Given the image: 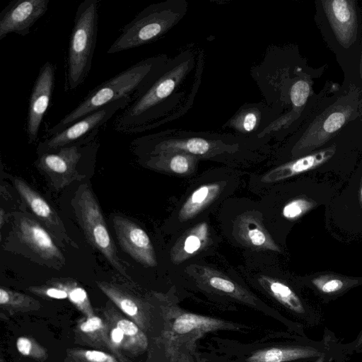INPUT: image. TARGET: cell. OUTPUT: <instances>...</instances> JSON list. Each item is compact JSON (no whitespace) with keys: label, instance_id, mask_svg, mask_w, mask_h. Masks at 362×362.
Returning <instances> with one entry per match:
<instances>
[{"label":"cell","instance_id":"f546056e","mask_svg":"<svg viewBox=\"0 0 362 362\" xmlns=\"http://www.w3.org/2000/svg\"><path fill=\"white\" fill-rule=\"evenodd\" d=\"M117 327L120 328L124 335L127 336H135L139 333V328L132 321L122 319L117 322Z\"/></svg>","mask_w":362,"mask_h":362},{"label":"cell","instance_id":"9a60e30c","mask_svg":"<svg viewBox=\"0 0 362 362\" xmlns=\"http://www.w3.org/2000/svg\"><path fill=\"white\" fill-rule=\"evenodd\" d=\"M322 8L332 29L342 47L349 48L356 40L357 16L353 0L322 1Z\"/></svg>","mask_w":362,"mask_h":362},{"label":"cell","instance_id":"7402d4cb","mask_svg":"<svg viewBox=\"0 0 362 362\" xmlns=\"http://www.w3.org/2000/svg\"><path fill=\"white\" fill-rule=\"evenodd\" d=\"M258 281L262 286L284 305L290 310L303 313V304L293 291L283 282L267 276H261Z\"/></svg>","mask_w":362,"mask_h":362},{"label":"cell","instance_id":"4dcf8cb0","mask_svg":"<svg viewBox=\"0 0 362 362\" xmlns=\"http://www.w3.org/2000/svg\"><path fill=\"white\" fill-rule=\"evenodd\" d=\"M85 356L90 362H114L108 354L99 351H87Z\"/></svg>","mask_w":362,"mask_h":362},{"label":"cell","instance_id":"6da1fadb","mask_svg":"<svg viewBox=\"0 0 362 362\" xmlns=\"http://www.w3.org/2000/svg\"><path fill=\"white\" fill-rule=\"evenodd\" d=\"M193 57L185 52L164 64L153 81L138 93L132 102L116 116L115 130L141 133L165 122L174 106V93L192 69Z\"/></svg>","mask_w":362,"mask_h":362},{"label":"cell","instance_id":"74e56055","mask_svg":"<svg viewBox=\"0 0 362 362\" xmlns=\"http://www.w3.org/2000/svg\"><path fill=\"white\" fill-rule=\"evenodd\" d=\"M361 342H362V336H361V339H360V340H359L358 344H360Z\"/></svg>","mask_w":362,"mask_h":362},{"label":"cell","instance_id":"30bf717a","mask_svg":"<svg viewBox=\"0 0 362 362\" xmlns=\"http://www.w3.org/2000/svg\"><path fill=\"white\" fill-rule=\"evenodd\" d=\"M55 81V66L46 62L40 68L32 88L26 122V134L29 144L35 143L42 119L52 99Z\"/></svg>","mask_w":362,"mask_h":362},{"label":"cell","instance_id":"d590c367","mask_svg":"<svg viewBox=\"0 0 362 362\" xmlns=\"http://www.w3.org/2000/svg\"><path fill=\"white\" fill-rule=\"evenodd\" d=\"M361 78H362V52H361ZM360 106L362 110V96H361V99L360 100Z\"/></svg>","mask_w":362,"mask_h":362},{"label":"cell","instance_id":"d6a6232c","mask_svg":"<svg viewBox=\"0 0 362 362\" xmlns=\"http://www.w3.org/2000/svg\"><path fill=\"white\" fill-rule=\"evenodd\" d=\"M111 339L115 344H120L124 339V334L118 327H115L111 331Z\"/></svg>","mask_w":362,"mask_h":362},{"label":"cell","instance_id":"836d02e7","mask_svg":"<svg viewBox=\"0 0 362 362\" xmlns=\"http://www.w3.org/2000/svg\"><path fill=\"white\" fill-rule=\"evenodd\" d=\"M8 216L6 213L4 211L3 209H1L0 211V226L2 228L3 225L6 223Z\"/></svg>","mask_w":362,"mask_h":362},{"label":"cell","instance_id":"9c48e42d","mask_svg":"<svg viewBox=\"0 0 362 362\" xmlns=\"http://www.w3.org/2000/svg\"><path fill=\"white\" fill-rule=\"evenodd\" d=\"M133 100L134 97L124 98L87 115L64 130L41 141L37 146V153L40 155L56 151L83 139L96 129H100L117 111L124 109Z\"/></svg>","mask_w":362,"mask_h":362},{"label":"cell","instance_id":"7c38bea8","mask_svg":"<svg viewBox=\"0 0 362 362\" xmlns=\"http://www.w3.org/2000/svg\"><path fill=\"white\" fill-rule=\"evenodd\" d=\"M121 248L135 261L146 267L157 265L155 251L148 234L130 219L115 216L112 219Z\"/></svg>","mask_w":362,"mask_h":362},{"label":"cell","instance_id":"d6986e66","mask_svg":"<svg viewBox=\"0 0 362 362\" xmlns=\"http://www.w3.org/2000/svg\"><path fill=\"white\" fill-rule=\"evenodd\" d=\"M209 240L207 223L202 222L187 230L177 241L170 252L174 264H180L200 252Z\"/></svg>","mask_w":362,"mask_h":362},{"label":"cell","instance_id":"8fae6325","mask_svg":"<svg viewBox=\"0 0 362 362\" xmlns=\"http://www.w3.org/2000/svg\"><path fill=\"white\" fill-rule=\"evenodd\" d=\"M49 0H13L0 13V40L9 33L25 36L47 11Z\"/></svg>","mask_w":362,"mask_h":362},{"label":"cell","instance_id":"4316f807","mask_svg":"<svg viewBox=\"0 0 362 362\" xmlns=\"http://www.w3.org/2000/svg\"><path fill=\"white\" fill-rule=\"evenodd\" d=\"M316 206V202L305 197H298L286 203L282 209L284 217L288 220H296Z\"/></svg>","mask_w":362,"mask_h":362},{"label":"cell","instance_id":"ac0fdd59","mask_svg":"<svg viewBox=\"0 0 362 362\" xmlns=\"http://www.w3.org/2000/svg\"><path fill=\"white\" fill-rule=\"evenodd\" d=\"M199 158L185 152L141 156V163L148 168L167 173L186 175L192 173Z\"/></svg>","mask_w":362,"mask_h":362},{"label":"cell","instance_id":"ba28073f","mask_svg":"<svg viewBox=\"0 0 362 362\" xmlns=\"http://www.w3.org/2000/svg\"><path fill=\"white\" fill-rule=\"evenodd\" d=\"M132 146L141 156L185 152L199 159L235 151V145L226 144L222 141L201 136L175 138L167 132L137 138L133 141Z\"/></svg>","mask_w":362,"mask_h":362},{"label":"cell","instance_id":"d4e9b609","mask_svg":"<svg viewBox=\"0 0 362 362\" xmlns=\"http://www.w3.org/2000/svg\"><path fill=\"white\" fill-rule=\"evenodd\" d=\"M216 322L215 320L209 317L192 313H185L175 319L173 328L178 334H186L197 328L213 325Z\"/></svg>","mask_w":362,"mask_h":362},{"label":"cell","instance_id":"e0dca14e","mask_svg":"<svg viewBox=\"0 0 362 362\" xmlns=\"http://www.w3.org/2000/svg\"><path fill=\"white\" fill-rule=\"evenodd\" d=\"M336 152V145L301 156L281 165L267 173L261 180L264 183H273L313 170L327 162Z\"/></svg>","mask_w":362,"mask_h":362},{"label":"cell","instance_id":"5bb4252c","mask_svg":"<svg viewBox=\"0 0 362 362\" xmlns=\"http://www.w3.org/2000/svg\"><path fill=\"white\" fill-rule=\"evenodd\" d=\"M15 220L18 237L24 245L48 262L64 264V255L41 224L23 214H16Z\"/></svg>","mask_w":362,"mask_h":362},{"label":"cell","instance_id":"52a82bcc","mask_svg":"<svg viewBox=\"0 0 362 362\" xmlns=\"http://www.w3.org/2000/svg\"><path fill=\"white\" fill-rule=\"evenodd\" d=\"M100 130L96 129L83 139L56 151L39 155L35 165L47 175L54 189H64L84 177L78 167L83 158L92 156L96 151Z\"/></svg>","mask_w":362,"mask_h":362},{"label":"cell","instance_id":"484cf974","mask_svg":"<svg viewBox=\"0 0 362 362\" xmlns=\"http://www.w3.org/2000/svg\"><path fill=\"white\" fill-rule=\"evenodd\" d=\"M259 111L256 107H248L238 113L232 120V124L235 129L249 133L257 127L259 122Z\"/></svg>","mask_w":362,"mask_h":362},{"label":"cell","instance_id":"5b68a950","mask_svg":"<svg viewBox=\"0 0 362 362\" xmlns=\"http://www.w3.org/2000/svg\"><path fill=\"white\" fill-rule=\"evenodd\" d=\"M71 204L88 243L103 255L121 276L130 280L127 269L117 253L101 208L91 187L87 183L79 185L71 199Z\"/></svg>","mask_w":362,"mask_h":362},{"label":"cell","instance_id":"4fadbf2b","mask_svg":"<svg viewBox=\"0 0 362 362\" xmlns=\"http://www.w3.org/2000/svg\"><path fill=\"white\" fill-rule=\"evenodd\" d=\"M13 183L22 201L47 228L53 238L61 244L64 243L78 249L77 244L69 235L60 217L46 199L21 178L15 177Z\"/></svg>","mask_w":362,"mask_h":362},{"label":"cell","instance_id":"8d00e7d4","mask_svg":"<svg viewBox=\"0 0 362 362\" xmlns=\"http://www.w3.org/2000/svg\"><path fill=\"white\" fill-rule=\"evenodd\" d=\"M316 362H324V361H323V359H319V360H318L317 361H316Z\"/></svg>","mask_w":362,"mask_h":362},{"label":"cell","instance_id":"f1b7e54d","mask_svg":"<svg viewBox=\"0 0 362 362\" xmlns=\"http://www.w3.org/2000/svg\"><path fill=\"white\" fill-rule=\"evenodd\" d=\"M103 325L102 320L98 317H92L83 322L80 329L83 332H93L99 329Z\"/></svg>","mask_w":362,"mask_h":362},{"label":"cell","instance_id":"7a4b0ae2","mask_svg":"<svg viewBox=\"0 0 362 362\" xmlns=\"http://www.w3.org/2000/svg\"><path fill=\"white\" fill-rule=\"evenodd\" d=\"M168 60L161 54L144 59L95 86L83 100L47 131L50 137L82 117L124 98L134 97L149 84Z\"/></svg>","mask_w":362,"mask_h":362},{"label":"cell","instance_id":"603a6c76","mask_svg":"<svg viewBox=\"0 0 362 362\" xmlns=\"http://www.w3.org/2000/svg\"><path fill=\"white\" fill-rule=\"evenodd\" d=\"M311 93L310 81L308 79H298L295 81L290 90L292 110L282 119L281 124H290L298 118Z\"/></svg>","mask_w":362,"mask_h":362},{"label":"cell","instance_id":"83f0119b","mask_svg":"<svg viewBox=\"0 0 362 362\" xmlns=\"http://www.w3.org/2000/svg\"><path fill=\"white\" fill-rule=\"evenodd\" d=\"M30 289L33 292L42 293L52 298L65 299L68 298V293L65 290L54 286L49 288L32 287Z\"/></svg>","mask_w":362,"mask_h":362},{"label":"cell","instance_id":"ffe728a7","mask_svg":"<svg viewBox=\"0 0 362 362\" xmlns=\"http://www.w3.org/2000/svg\"><path fill=\"white\" fill-rule=\"evenodd\" d=\"M223 182L205 184L197 187L186 199L180 209L178 218L185 222L199 214L220 194Z\"/></svg>","mask_w":362,"mask_h":362},{"label":"cell","instance_id":"3957f363","mask_svg":"<svg viewBox=\"0 0 362 362\" xmlns=\"http://www.w3.org/2000/svg\"><path fill=\"white\" fill-rule=\"evenodd\" d=\"M100 0L78 4L71 30L66 61L65 91L81 86L89 75L96 47Z\"/></svg>","mask_w":362,"mask_h":362},{"label":"cell","instance_id":"277c9868","mask_svg":"<svg viewBox=\"0 0 362 362\" xmlns=\"http://www.w3.org/2000/svg\"><path fill=\"white\" fill-rule=\"evenodd\" d=\"M187 6V3L180 0L148 6L121 29L107 53L115 54L156 41L179 22Z\"/></svg>","mask_w":362,"mask_h":362},{"label":"cell","instance_id":"44dd1931","mask_svg":"<svg viewBox=\"0 0 362 362\" xmlns=\"http://www.w3.org/2000/svg\"><path fill=\"white\" fill-rule=\"evenodd\" d=\"M319 355L320 352L312 347L271 348L255 352L247 359V362H286Z\"/></svg>","mask_w":362,"mask_h":362},{"label":"cell","instance_id":"2e32d148","mask_svg":"<svg viewBox=\"0 0 362 362\" xmlns=\"http://www.w3.org/2000/svg\"><path fill=\"white\" fill-rule=\"evenodd\" d=\"M233 235L242 245L251 249L281 252L280 247L264 226L262 216L256 211H247L238 216L233 226Z\"/></svg>","mask_w":362,"mask_h":362},{"label":"cell","instance_id":"cb8c5ba5","mask_svg":"<svg viewBox=\"0 0 362 362\" xmlns=\"http://www.w3.org/2000/svg\"><path fill=\"white\" fill-rule=\"evenodd\" d=\"M356 282L351 279L333 274L320 275L312 280L313 284L326 294L340 292Z\"/></svg>","mask_w":362,"mask_h":362},{"label":"cell","instance_id":"1f68e13d","mask_svg":"<svg viewBox=\"0 0 362 362\" xmlns=\"http://www.w3.org/2000/svg\"><path fill=\"white\" fill-rule=\"evenodd\" d=\"M16 347L18 351L23 356H28L30 354L32 350L31 341L24 337H19L16 341Z\"/></svg>","mask_w":362,"mask_h":362},{"label":"cell","instance_id":"e575fe53","mask_svg":"<svg viewBox=\"0 0 362 362\" xmlns=\"http://www.w3.org/2000/svg\"><path fill=\"white\" fill-rule=\"evenodd\" d=\"M359 200H360L361 205L362 206V175H361V178L360 187H359Z\"/></svg>","mask_w":362,"mask_h":362},{"label":"cell","instance_id":"8992f818","mask_svg":"<svg viewBox=\"0 0 362 362\" xmlns=\"http://www.w3.org/2000/svg\"><path fill=\"white\" fill-rule=\"evenodd\" d=\"M360 91L353 86L309 125L292 149L293 156H305L324 145L355 117L360 106Z\"/></svg>","mask_w":362,"mask_h":362}]
</instances>
